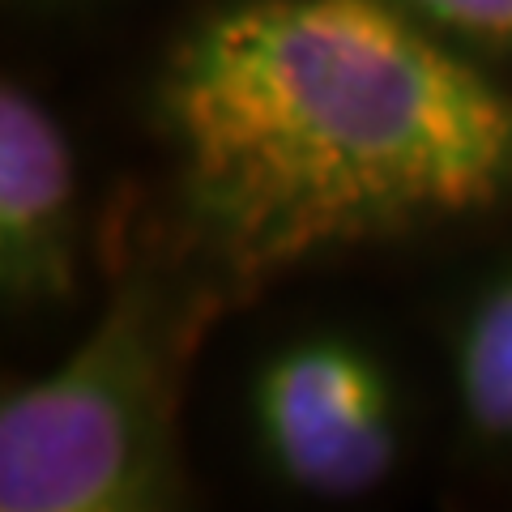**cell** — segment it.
I'll return each mask as SVG.
<instances>
[{
    "label": "cell",
    "instance_id": "obj_1",
    "mask_svg": "<svg viewBox=\"0 0 512 512\" xmlns=\"http://www.w3.org/2000/svg\"><path fill=\"white\" fill-rule=\"evenodd\" d=\"M188 231L235 282L512 201V94L393 0H239L158 86Z\"/></svg>",
    "mask_w": 512,
    "mask_h": 512
},
{
    "label": "cell",
    "instance_id": "obj_4",
    "mask_svg": "<svg viewBox=\"0 0 512 512\" xmlns=\"http://www.w3.org/2000/svg\"><path fill=\"white\" fill-rule=\"evenodd\" d=\"M82 201L60 120L18 82L0 90V291L47 308L77 291Z\"/></svg>",
    "mask_w": 512,
    "mask_h": 512
},
{
    "label": "cell",
    "instance_id": "obj_6",
    "mask_svg": "<svg viewBox=\"0 0 512 512\" xmlns=\"http://www.w3.org/2000/svg\"><path fill=\"white\" fill-rule=\"evenodd\" d=\"M448 43L474 56L512 60V0H393Z\"/></svg>",
    "mask_w": 512,
    "mask_h": 512
},
{
    "label": "cell",
    "instance_id": "obj_2",
    "mask_svg": "<svg viewBox=\"0 0 512 512\" xmlns=\"http://www.w3.org/2000/svg\"><path fill=\"white\" fill-rule=\"evenodd\" d=\"M158 286H128L60 367L0 402L5 512H146L180 491L175 406L188 333Z\"/></svg>",
    "mask_w": 512,
    "mask_h": 512
},
{
    "label": "cell",
    "instance_id": "obj_3",
    "mask_svg": "<svg viewBox=\"0 0 512 512\" xmlns=\"http://www.w3.org/2000/svg\"><path fill=\"white\" fill-rule=\"evenodd\" d=\"M252 427L282 483L320 500L376 491L393 474L402 448L389 376L346 338L282 346L256 372Z\"/></svg>",
    "mask_w": 512,
    "mask_h": 512
},
{
    "label": "cell",
    "instance_id": "obj_5",
    "mask_svg": "<svg viewBox=\"0 0 512 512\" xmlns=\"http://www.w3.org/2000/svg\"><path fill=\"white\" fill-rule=\"evenodd\" d=\"M453 384L466 423L483 440L512 444V269L461 316L453 342Z\"/></svg>",
    "mask_w": 512,
    "mask_h": 512
}]
</instances>
